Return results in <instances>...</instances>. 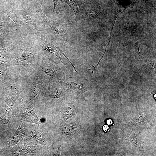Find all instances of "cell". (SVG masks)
Listing matches in <instances>:
<instances>
[{
	"instance_id": "cell-7",
	"label": "cell",
	"mask_w": 156,
	"mask_h": 156,
	"mask_svg": "<svg viewBox=\"0 0 156 156\" xmlns=\"http://www.w3.org/2000/svg\"><path fill=\"white\" fill-rule=\"evenodd\" d=\"M24 128L22 125L16 131L12 138L8 142V145L11 146L17 144L20 140L23 139L25 136V132L24 131Z\"/></svg>"
},
{
	"instance_id": "cell-20",
	"label": "cell",
	"mask_w": 156,
	"mask_h": 156,
	"mask_svg": "<svg viewBox=\"0 0 156 156\" xmlns=\"http://www.w3.org/2000/svg\"><path fill=\"white\" fill-rule=\"evenodd\" d=\"M103 129L104 130L105 132L109 131V128L108 126L106 125H105L103 126Z\"/></svg>"
},
{
	"instance_id": "cell-6",
	"label": "cell",
	"mask_w": 156,
	"mask_h": 156,
	"mask_svg": "<svg viewBox=\"0 0 156 156\" xmlns=\"http://www.w3.org/2000/svg\"><path fill=\"white\" fill-rule=\"evenodd\" d=\"M42 47V49L45 50L48 52L52 53L57 57L65 66L66 67L61 60L60 56V53H61L60 52V48L56 47L53 44L46 41H43Z\"/></svg>"
},
{
	"instance_id": "cell-8",
	"label": "cell",
	"mask_w": 156,
	"mask_h": 156,
	"mask_svg": "<svg viewBox=\"0 0 156 156\" xmlns=\"http://www.w3.org/2000/svg\"><path fill=\"white\" fill-rule=\"evenodd\" d=\"M1 11L7 16L11 25L15 29H16L17 27V20L14 13L12 11L6 9H4Z\"/></svg>"
},
{
	"instance_id": "cell-16",
	"label": "cell",
	"mask_w": 156,
	"mask_h": 156,
	"mask_svg": "<svg viewBox=\"0 0 156 156\" xmlns=\"http://www.w3.org/2000/svg\"><path fill=\"white\" fill-rule=\"evenodd\" d=\"M64 114L66 117L70 118L73 116V112L71 109H68L65 110Z\"/></svg>"
},
{
	"instance_id": "cell-11",
	"label": "cell",
	"mask_w": 156,
	"mask_h": 156,
	"mask_svg": "<svg viewBox=\"0 0 156 156\" xmlns=\"http://www.w3.org/2000/svg\"><path fill=\"white\" fill-rule=\"evenodd\" d=\"M9 56L6 49L4 48H0V61L2 62L7 61Z\"/></svg>"
},
{
	"instance_id": "cell-5",
	"label": "cell",
	"mask_w": 156,
	"mask_h": 156,
	"mask_svg": "<svg viewBox=\"0 0 156 156\" xmlns=\"http://www.w3.org/2000/svg\"><path fill=\"white\" fill-rule=\"evenodd\" d=\"M23 21L24 25L28 31L34 33L37 32L38 29L36 25L34 20L29 15L24 14Z\"/></svg>"
},
{
	"instance_id": "cell-10",
	"label": "cell",
	"mask_w": 156,
	"mask_h": 156,
	"mask_svg": "<svg viewBox=\"0 0 156 156\" xmlns=\"http://www.w3.org/2000/svg\"><path fill=\"white\" fill-rule=\"evenodd\" d=\"M62 83L67 87L71 89H75L78 88H80L83 86V85L81 83L74 82H65L62 81H60Z\"/></svg>"
},
{
	"instance_id": "cell-17",
	"label": "cell",
	"mask_w": 156,
	"mask_h": 156,
	"mask_svg": "<svg viewBox=\"0 0 156 156\" xmlns=\"http://www.w3.org/2000/svg\"><path fill=\"white\" fill-rule=\"evenodd\" d=\"M54 3L53 12H57L59 5H60L59 0H53Z\"/></svg>"
},
{
	"instance_id": "cell-21",
	"label": "cell",
	"mask_w": 156,
	"mask_h": 156,
	"mask_svg": "<svg viewBox=\"0 0 156 156\" xmlns=\"http://www.w3.org/2000/svg\"><path fill=\"white\" fill-rule=\"evenodd\" d=\"M107 123L108 125H110L112 124V122L111 120L109 119L107 120Z\"/></svg>"
},
{
	"instance_id": "cell-4",
	"label": "cell",
	"mask_w": 156,
	"mask_h": 156,
	"mask_svg": "<svg viewBox=\"0 0 156 156\" xmlns=\"http://www.w3.org/2000/svg\"><path fill=\"white\" fill-rule=\"evenodd\" d=\"M34 57L33 53L29 51H23L21 55L15 60L14 62L15 64L26 66L31 63L34 60Z\"/></svg>"
},
{
	"instance_id": "cell-19",
	"label": "cell",
	"mask_w": 156,
	"mask_h": 156,
	"mask_svg": "<svg viewBox=\"0 0 156 156\" xmlns=\"http://www.w3.org/2000/svg\"><path fill=\"white\" fill-rule=\"evenodd\" d=\"M5 1V0H0V11L5 9L4 7Z\"/></svg>"
},
{
	"instance_id": "cell-2",
	"label": "cell",
	"mask_w": 156,
	"mask_h": 156,
	"mask_svg": "<svg viewBox=\"0 0 156 156\" xmlns=\"http://www.w3.org/2000/svg\"><path fill=\"white\" fill-rule=\"evenodd\" d=\"M20 94V92L17 88L14 86L11 87L8 97L4 100L7 103V108L4 114L0 117L2 122L6 124L10 122L12 116V109L15 102L17 100Z\"/></svg>"
},
{
	"instance_id": "cell-14",
	"label": "cell",
	"mask_w": 156,
	"mask_h": 156,
	"mask_svg": "<svg viewBox=\"0 0 156 156\" xmlns=\"http://www.w3.org/2000/svg\"><path fill=\"white\" fill-rule=\"evenodd\" d=\"M64 133L68 135H69L73 133L74 131L73 128L70 126H67L65 127L63 129Z\"/></svg>"
},
{
	"instance_id": "cell-13",
	"label": "cell",
	"mask_w": 156,
	"mask_h": 156,
	"mask_svg": "<svg viewBox=\"0 0 156 156\" xmlns=\"http://www.w3.org/2000/svg\"><path fill=\"white\" fill-rule=\"evenodd\" d=\"M41 66L44 72L48 75L51 76H57L56 73L52 69L46 66Z\"/></svg>"
},
{
	"instance_id": "cell-15",
	"label": "cell",
	"mask_w": 156,
	"mask_h": 156,
	"mask_svg": "<svg viewBox=\"0 0 156 156\" xmlns=\"http://www.w3.org/2000/svg\"><path fill=\"white\" fill-rule=\"evenodd\" d=\"M110 40H109L108 43V44H107V46H106V48H105V51L104 53H103V56L101 57L99 60V61L98 63L97 64H96V65H94L93 66H91L90 65V68L87 69L88 70H92V73H93V71H94V70L95 69V68L98 66L99 65V62H100V61L103 58V57L104 56V55L105 54V52L106 51L107 48V47L108 45L109 44V42H110Z\"/></svg>"
},
{
	"instance_id": "cell-12",
	"label": "cell",
	"mask_w": 156,
	"mask_h": 156,
	"mask_svg": "<svg viewBox=\"0 0 156 156\" xmlns=\"http://www.w3.org/2000/svg\"><path fill=\"white\" fill-rule=\"evenodd\" d=\"M67 3L74 11L76 15L78 11V7L76 2L74 0H65Z\"/></svg>"
},
{
	"instance_id": "cell-9",
	"label": "cell",
	"mask_w": 156,
	"mask_h": 156,
	"mask_svg": "<svg viewBox=\"0 0 156 156\" xmlns=\"http://www.w3.org/2000/svg\"><path fill=\"white\" fill-rule=\"evenodd\" d=\"M40 81L38 78L34 80L31 85L30 89L31 96L35 99L38 95V93L40 86Z\"/></svg>"
},
{
	"instance_id": "cell-1",
	"label": "cell",
	"mask_w": 156,
	"mask_h": 156,
	"mask_svg": "<svg viewBox=\"0 0 156 156\" xmlns=\"http://www.w3.org/2000/svg\"><path fill=\"white\" fill-rule=\"evenodd\" d=\"M20 120H24L37 124H41L40 119L35 114L33 107L27 100H22L18 111Z\"/></svg>"
},
{
	"instance_id": "cell-18",
	"label": "cell",
	"mask_w": 156,
	"mask_h": 156,
	"mask_svg": "<svg viewBox=\"0 0 156 156\" xmlns=\"http://www.w3.org/2000/svg\"><path fill=\"white\" fill-rule=\"evenodd\" d=\"M53 94L55 98H59L61 95V92L60 90H55L53 92Z\"/></svg>"
},
{
	"instance_id": "cell-3",
	"label": "cell",
	"mask_w": 156,
	"mask_h": 156,
	"mask_svg": "<svg viewBox=\"0 0 156 156\" xmlns=\"http://www.w3.org/2000/svg\"><path fill=\"white\" fill-rule=\"evenodd\" d=\"M1 11H0V42L7 40L10 36L8 23Z\"/></svg>"
}]
</instances>
